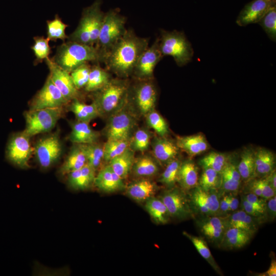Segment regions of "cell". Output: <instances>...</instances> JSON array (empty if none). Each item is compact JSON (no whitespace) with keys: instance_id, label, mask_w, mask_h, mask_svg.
Masks as SVG:
<instances>
[{"instance_id":"cell-1","label":"cell","mask_w":276,"mask_h":276,"mask_svg":"<svg viewBox=\"0 0 276 276\" xmlns=\"http://www.w3.org/2000/svg\"><path fill=\"white\" fill-rule=\"evenodd\" d=\"M149 38L141 37L131 29L113 45L104 58L107 68L121 77L133 73L143 53L149 47Z\"/></svg>"},{"instance_id":"cell-2","label":"cell","mask_w":276,"mask_h":276,"mask_svg":"<svg viewBox=\"0 0 276 276\" xmlns=\"http://www.w3.org/2000/svg\"><path fill=\"white\" fill-rule=\"evenodd\" d=\"M52 60L69 73L84 63L100 62L95 46L71 41L59 46Z\"/></svg>"},{"instance_id":"cell-3","label":"cell","mask_w":276,"mask_h":276,"mask_svg":"<svg viewBox=\"0 0 276 276\" xmlns=\"http://www.w3.org/2000/svg\"><path fill=\"white\" fill-rule=\"evenodd\" d=\"M102 4V0H95L83 9L77 27L68 37L69 41L95 46L105 15Z\"/></svg>"},{"instance_id":"cell-4","label":"cell","mask_w":276,"mask_h":276,"mask_svg":"<svg viewBox=\"0 0 276 276\" xmlns=\"http://www.w3.org/2000/svg\"><path fill=\"white\" fill-rule=\"evenodd\" d=\"M119 8L110 9L105 13L102 26L95 45L100 62L104 61L107 54L124 35L126 18L120 14Z\"/></svg>"},{"instance_id":"cell-5","label":"cell","mask_w":276,"mask_h":276,"mask_svg":"<svg viewBox=\"0 0 276 276\" xmlns=\"http://www.w3.org/2000/svg\"><path fill=\"white\" fill-rule=\"evenodd\" d=\"M158 38L163 56L172 57L179 66H184L191 61L194 54L193 49L183 32L162 29Z\"/></svg>"},{"instance_id":"cell-6","label":"cell","mask_w":276,"mask_h":276,"mask_svg":"<svg viewBox=\"0 0 276 276\" xmlns=\"http://www.w3.org/2000/svg\"><path fill=\"white\" fill-rule=\"evenodd\" d=\"M97 91L95 102L100 113H114L127 100L129 86L125 80L111 79L105 86Z\"/></svg>"},{"instance_id":"cell-7","label":"cell","mask_w":276,"mask_h":276,"mask_svg":"<svg viewBox=\"0 0 276 276\" xmlns=\"http://www.w3.org/2000/svg\"><path fill=\"white\" fill-rule=\"evenodd\" d=\"M63 114V107L30 110L24 113V132L32 136L50 131L54 128Z\"/></svg>"},{"instance_id":"cell-8","label":"cell","mask_w":276,"mask_h":276,"mask_svg":"<svg viewBox=\"0 0 276 276\" xmlns=\"http://www.w3.org/2000/svg\"><path fill=\"white\" fill-rule=\"evenodd\" d=\"M30 136L24 131L13 134L6 148V158L12 164L21 168L29 167V162L34 152Z\"/></svg>"},{"instance_id":"cell-9","label":"cell","mask_w":276,"mask_h":276,"mask_svg":"<svg viewBox=\"0 0 276 276\" xmlns=\"http://www.w3.org/2000/svg\"><path fill=\"white\" fill-rule=\"evenodd\" d=\"M160 199L166 206L170 217L185 220L193 216L194 211L184 190L171 188L162 194Z\"/></svg>"},{"instance_id":"cell-10","label":"cell","mask_w":276,"mask_h":276,"mask_svg":"<svg viewBox=\"0 0 276 276\" xmlns=\"http://www.w3.org/2000/svg\"><path fill=\"white\" fill-rule=\"evenodd\" d=\"M62 147L59 137L53 134L39 140L34 148L36 159L43 168H48L60 158Z\"/></svg>"},{"instance_id":"cell-11","label":"cell","mask_w":276,"mask_h":276,"mask_svg":"<svg viewBox=\"0 0 276 276\" xmlns=\"http://www.w3.org/2000/svg\"><path fill=\"white\" fill-rule=\"evenodd\" d=\"M191 190L189 200L193 211L204 217L218 215L220 199L216 190H205L198 186Z\"/></svg>"},{"instance_id":"cell-12","label":"cell","mask_w":276,"mask_h":276,"mask_svg":"<svg viewBox=\"0 0 276 276\" xmlns=\"http://www.w3.org/2000/svg\"><path fill=\"white\" fill-rule=\"evenodd\" d=\"M68 101L52 82L50 76L30 104V110L63 107Z\"/></svg>"},{"instance_id":"cell-13","label":"cell","mask_w":276,"mask_h":276,"mask_svg":"<svg viewBox=\"0 0 276 276\" xmlns=\"http://www.w3.org/2000/svg\"><path fill=\"white\" fill-rule=\"evenodd\" d=\"M134 119L127 111L119 110L111 116L106 128L107 140H129Z\"/></svg>"},{"instance_id":"cell-14","label":"cell","mask_w":276,"mask_h":276,"mask_svg":"<svg viewBox=\"0 0 276 276\" xmlns=\"http://www.w3.org/2000/svg\"><path fill=\"white\" fill-rule=\"evenodd\" d=\"M163 57L159 49L158 38H157L141 55L133 73L141 80L150 79L156 65Z\"/></svg>"},{"instance_id":"cell-15","label":"cell","mask_w":276,"mask_h":276,"mask_svg":"<svg viewBox=\"0 0 276 276\" xmlns=\"http://www.w3.org/2000/svg\"><path fill=\"white\" fill-rule=\"evenodd\" d=\"M50 70V77L53 83L67 101L76 99L78 89L75 86L70 73L63 70L49 58L45 60Z\"/></svg>"},{"instance_id":"cell-16","label":"cell","mask_w":276,"mask_h":276,"mask_svg":"<svg viewBox=\"0 0 276 276\" xmlns=\"http://www.w3.org/2000/svg\"><path fill=\"white\" fill-rule=\"evenodd\" d=\"M275 0H253L248 3L239 13L236 20L237 24L245 27L258 23L270 8L275 6Z\"/></svg>"},{"instance_id":"cell-17","label":"cell","mask_w":276,"mask_h":276,"mask_svg":"<svg viewBox=\"0 0 276 276\" xmlns=\"http://www.w3.org/2000/svg\"><path fill=\"white\" fill-rule=\"evenodd\" d=\"M150 80H141L134 90L136 105L141 113L145 116L153 110L157 100L156 88Z\"/></svg>"},{"instance_id":"cell-18","label":"cell","mask_w":276,"mask_h":276,"mask_svg":"<svg viewBox=\"0 0 276 276\" xmlns=\"http://www.w3.org/2000/svg\"><path fill=\"white\" fill-rule=\"evenodd\" d=\"M199 226L201 232L206 239L219 246L228 228L227 217L218 215L205 217L200 222Z\"/></svg>"},{"instance_id":"cell-19","label":"cell","mask_w":276,"mask_h":276,"mask_svg":"<svg viewBox=\"0 0 276 276\" xmlns=\"http://www.w3.org/2000/svg\"><path fill=\"white\" fill-rule=\"evenodd\" d=\"M94 184L100 190L112 193L124 189L122 179L108 165L102 169L96 175Z\"/></svg>"},{"instance_id":"cell-20","label":"cell","mask_w":276,"mask_h":276,"mask_svg":"<svg viewBox=\"0 0 276 276\" xmlns=\"http://www.w3.org/2000/svg\"><path fill=\"white\" fill-rule=\"evenodd\" d=\"M176 143L179 149L186 152L191 157L205 152L209 148L205 135L202 133L178 136Z\"/></svg>"},{"instance_id":"cell-21","label":"cell","mask_w":276,"mask_h":276,"mask_svg":"<svg viewBox=\"0 0 276 276\" xmlns=\"http://www.w3.org/2000/svg\"><path fill=\"white\" fill-rule=\"evenodd\" d=\"M179 149L172 140L165 137L156 138L152 144V152L155 158L161 164L167 165L175 159Z\"/></svg>"},{"instance_id":"cell-22","label":"cell","mask_w":276,"mask_h":276,"mask_svg":"<svg viewBox=\"0 0 276 276\" xmlns=\"http://www.w3.org/2000/svg\"><path fill=\"white\" fill-rule=\"evenodd\" d=\"M275 158L274 153L265 148L255 150V177L263 178L275 169Z\"/></svg>"},{"instance_id":"cell-23","label":"cell","mask_w":276,"mask_h":276,"mask_svg":"<svg viewBox=\"0 0 276 276\" xmlns=\"http://www.w3.org/2000/svg\"><path fill=\"white\" fill-rule=\"evenodd\" d=\"M252 236V234L242 229L228 227L219 246L229 250L241 248L249 242Z\"/></svg>"},{"instance_id":"cell-24","label":"cell","mask_w":276,"mask_h":276,"mask_svg":"<svg viewBox=\"0 0 276 276\" xmlns=\"http://www.w3.org/2000/svg\"><path fill=\"white\" fill-rule=\"evenodd\" d=\"M96 170L87 163L81 168L68 173L67 182L73 189L83 190L94 182Z\"/></svg>"},{"instance_id":"cell-25","label":"cell","mask_w":276,"mask_h":276,"mask_svg":"<svg viewBox=\"0 0 276 276\" xmlns=\"http://www.w3.org/2000/svg\"><path fill=\"white\" fill-rule=\"evenodd\" d=\"M199 173L196 165L191 160L181 162L177 182L183 190L189 191L198 186Z\"/></svg>"},{"instance_id":"cell-26","label":"cell","mask_w":276,"mask_h":276,"mask_svg":"<svg viewBox=\"0 0 276 276\" xmlns=\"http://www.w3.org/2000/svg\"><path fill=\"white\" fill-rule=\"evenodd\" d=\"M87 163L84 144H77L72 147L61 165L59 173L64 175L81 168Z\"/></svg>"},{"instance_id":"cell-27","label":"cell","mask_w":276,"mask_h":276,"mask_svg":"<svg viewBox=\"0 0 276 276\" xmlns=\"http://www.w3.org/2000/svg\"><path fill=\"white\" fill-rule=\"evenodd\" d=\"M156 189L153 181L144 178L130 183L127 188L126 193L133 200L142 202L152 197Z\"/></svg>"},{"instance_id":"cell-28","label":"cell","mask_w":276,"mask_h":276,"mask_svg":"<svg viewBox=\"0 0 276 276\" xmlns=\"http://www.w3.org/2000/svg\"><path fill=\"white\" fill-rule=\"evenodd\" d=\"M220 188L228 193L237 192L240 189L242 179L238 171L237 164L231 157L222 172Z\"/></svg>"},{"instance_id":"cell-29","label":"cell","mask_w":276,"mask_h":276,"mask_svg":"<svg viewBox=\"0 0 276 276\" xmlns=\"http://www.w3.org/2000/svg\"><path fill=\"white\" fill-rule=\"evenodd\" d=\"M98 137V132L93 130L87 122L78 121L72 125L69 139L74 144L95 143Z\"/></svg>"},{"instance_id":"cell-30","label":"cell","mask_w":276,"mask_h":276,"mask_svg":"<svg viewBox=\"0 0 276 276\" xmlns=\"http://www.w3.org/2000/svg\"><path fill=\"white\" fill-rule=\"evenodd\" d=\"M134 160V151L129 147L123 153L109 161V165L123 179L132 170Z\"/></svg>"},{"instance_id":"cell-31","label":"cell","mask_w":276,"mask_h":276,"mask_svg":"<svg viewBox=\"0 0 276 276\" xmlns=\"http://www.w3.org/2000/svg\"><path fill=\"white\" fill-rule=\"evenodd\" d=\"M237 167L242 181L248 182L255 178V149L245 148L240 154Z\"/></svg>"},{"instance_id":"cell-32","label":"cell","mask_w":276,"mask_h":276,"mask_svg":"<svg viewBox=\"0 0 276 276\" xmlns=\"http://www.w3.org/2000/svg\"><path fill=\"white\" fill-rule=\"evenodd\" d=\"M72 101L70 109L75 114L78 121L88 123L101 114L95 101L87 104L80 101L77 98Z\"/></svg>"},{"instance_id":"cell-33","label":"cell","mask_w":276,"mask_h":276,"mask_svg":"<svg viewBox=\"0 0 276 276\" xmlns=\"http://www.w3.org/2000/svg\"><path fill=\"white\" fill-rule=\"evenodd\" d=\"M145 209L155 223L165 224L170 218L168 210L160 199L154 197L146 201Z\"/></svg>"},{"instance_id":"cell-34","label":"cell","mask_w":276,"mask_h":276,"mask_svg":"<svg viewBox=\"0 0 276 276\" xmlns=\"http://www.w3.org/2000/svg\"><path fill=\"white\" fill-rule=\"evenodd\" d=\"M111 80L109 73L99 65L90 68L85 89L87 91H97L105 86Z\"/></svg>"},{"instance_id":"cell-35","label":"cell","mask_w":276,"mask_h":276,"mask_svg":"<svg viewBox=\"0 0 276 276\" xmlns=\"http://www.w3.org/2000/svg\"><path fill=\"white\" fill-rule=\"evenodd\" d=\"M159 170L156 163L149 156H143L134 160L132 170L139 177H148L156 175Z\"/></svg>"},{"instance_id":"cell-36","label":"cell","mask_w":276,"mask_h":276,"mask_svg":"<svg viewBox=\"0 0 276 276\" xmlns=\"http://www.w3.org/2000/svg\"><path fill=\"white\" fill-rule=\"evenodd\" d=\"M183 235L191 241L200 256L208 262L214 270L222 275L221 270L212 256L206 241L200 237L191 235L186 232H183Z\"/></svg>"},{"instance_id":"cell-37","label":"cell","mask_w":276,"mask_h":276,"mask_svg":"<svg viewBox=\"0 0 276 276\" xmlns=\"http://www.w3.org/2000/svg\"><path fill=\"white\" fill-rule=\"evenodd\" d=\"M231 158L226 153L211 152L203 156L199 162L203 168H209L221 173Z\"/></svg>"},{"instance_id":"cell-38","label":"cell","mask_w":276,"mask_h":276,"mask_svg":"<svg viewBox=\"0 0 276 276\" xmlns=\"http://www.w3.org/2000/svg\"><path fill=\"white\" fill-rule=\"evenodd\" d=\"M221 182V173L206 168H203L201 176L199 177L198 186L205 190H217L220 188Z\"/></svg>"},{"instance_id":"cell-39","label":"cell","mask_w":276,"mask_h":276,"mask_svg":"<svg viewBox=\"0 0 276 276\" xmlns=\"http://www.w3.org/2000/svg\"><path fill=\"white\" fill-rule=\"evenodd\" d=\"M129 140H107L103 146V160L109 162L123 153L130 146Z\"/></svg>"},{"instance_id":"cell-40","label":"cell","mask_w":276,"mask_h":276,"mask_svg":"<svg viewBox=\"0 0 276 276\" xmlns=\"http://www.w3.org/2000/svg\"><path fill=\"white\" fill-rule=\"evenodd\" d=\"M47 38L49 40L56 41L57 39L64 40L68 36L65 34V29L67 25L65 24L58 16L56 15L54 19L48 20Z\"/></svg>"},{"instance_id":"cell-41","label":"cell","mask_w":276,"mask_h":276,"mask_svg":"<svg viewBox=\"0 0 276 276\" xmlns=\"http://www.w3.org/2000/svg\"><path fill=\"white\" fill-rule=\"evenodd\" d=\"M181 162L177 158L169 163L160 175L159 181L169 188L177 182L178 173Z\"/></svg>"},{"instance_id":"cell-42","label":"cell","mask_w":276,"mask_h":276,"mask_svg":"<svg viewBox=\"0 0 276 276\" xmlns=\"http://www.w3.org/2000/svg\"><path fill=\"white\" fill-rule=\"evenodd\" d=\"M263 28L269 38L276 41V6L270 8L258 23Z\"/></svg>"},{"instance_id":"cell-43","label":"cell","mask_w":276,"mask_h":276,"mask_svg":"<svg viewBox=\"0 0 276 276\" xmlns=\"http://www.w3.org/2000/svg\"><path fill=\"white\" fill-rule=\"evenodd\" d=\"M84 146L87 163L96 170L103 160V146H101L96 143L84 144Z\"/></svg>"},{"instance_id":"cell-44","label":"cell","mask_w":276,"mask_h":276,"mask_svg":"<svg viewBox=\"0 0 276 276\" xmlns=\"http://www.w3.org/2000/svg\"><path fill=\"white\" fill-rule=\"evenodd\" d=\"M147 122L160 136L166 137L169 133L168 124L164 118L153 110L146 115Z\"/></svg>"},{"instance_id":"cell-45","label":"cell","mask_w":276,"mask_h":276,"mask_svg":"<svg viewBox=\"0 0 276 276\" xmlns=\"http://www.w3.org/2000/svg\"><path fill=\"white\" fill-rule=\"evenodd\" d=\"M34 43L31 49L34 53L36 60L39 62L49 58L51 53L49 39L43 36H37L34 38Z\"/></svg>"},{"instance_id":"cell-46","label":"cell","mask_w":276,"mask_h":276,"mask_svg":"<svg viewBox=\"0 0 276 276\" xmlns=\"http://www.w3.org/2000/svg\"><path fill=\"white\" fill-rule=\"evenodd\" d=\"M90 68L88 63H84L75 69L70 73L73 82L78 90L81 88L85 87L86 85Z\"/></svg>"},{"instance_id":"cell-47","label":"cell","mask_w":276,"mask_h":276,"mask_svg":"<svg viewBox=\"0 0 276 276\" xmlns=\"http://www.w3.org/2000/svg\"><path fill=\"white\" fill-rule=\"evenodd\" d=\"M150 136L148 131L144 129L137 130L134 133L131 143V149L134 151L143 152L149 147Z\"/></svg>"},{"instance_id":"cell-48","label":"cell","mask_w":276,"mask_h":276,"mask_svg":"<svg viewBox=\"0 0 276 276\" xmlns=\"http://www.w3.org/2000/svg\"><path fill=\"white\" fill-rule=\"evenodd\" d=\"M241 206L242 210L247 214L259 219L260 220L264 216L266 215V210L260 208L253 205L247 201L242 197L241 198Z\"/></svg>"},{"instance_id":"cell-49","label":"cell","mask_w":276,"mask_h":276,"mask_svg":"<svg viewBox=\"0 0 276 276\" xmlns=\"http://www.w3.org/2000/svg\"><path fill=\"white\" fill-rule=\"evenodd\" d=\"M260 180L262 195L261 197L267 200L275 195V192L270 185L267 176L259 178Z\"/></svg>"},{"instance_id":"cell-50","label":"cell","mask_w":276,"mask_h":276,"mask_svg":"<svg viewBox=\"0 0 276 276\" xmlns=\"http://www.w3.org/2000/svg\"><path fill=\"white\" fill-rule=\"evenodd\" d=\"M242 197L253 205L266 210V200L262 197L250 192L243 195Z\"/></svg>"},{"instance_id":"cell-51","label":"cell","mask_w":276,"mask_h":276,"mask_svg":"<svg viewBox=\"0 0 276 276\" xmlns=\"http://www.w3.org/2000/svg\"><path fill=\"white\" fill-rule=\"evenodd\" d=\"M266 216L269 221L274 220L276 216V196L266 201Z\"/></svg>"},{"instance_id":"cell-52","label":"cell","mask_w":276,"mask_h":276,"mask_svg":"<svg viewBox=\"0 0 276 276\" xmlns=\"http://www.w3.org/2000/svg\"><path fill=\"white\" fill-rule=\"evenodd\" d=\"M229 199L230 193L224 195L221 199H220L218 216H225V215L229 213Z\"/></svg>"},{"instance_id":"cell-53","label":"cell","mask_w":276,"mask_h":276,"mask_svg":"<svg viewBox=\"0 0 276 276\" xmlns=\"http://www.w3.org/2000/svg\"><path fill=\"white\" fill-rule=\"evenodd\" d=\"M248 182H249L248 185L249 192L261 197L262 192L260 178L255 179L254 178Z\"/></svg>"},{"instance_id":"cell-54","label":"cell","mask_w":276,"mask_h":276,"mask_svg":"<svg viewBox=\"0 0 276 276\" xmlns=\"http://www.w3.org/2000/svg\"><path fill=\"white\" fill-rule=\"evenodd\" d=\"M239 205V199L234 196L233 193H230L229 213L233 212L238 208Z\"/></svg>"},{"instance_id":"cell-55","label":"cell","mask_w":276,"mask_h":276,"mask_svg":"<svg viewBox=\"0 0 276 276\" xmlns=\"http://www.w3.org/2000/svg\"><path fill=\"white\" fill-rule=\"evenodd\" d=\"M262 276H275L276 275V261L275 258L271 260L270 266L268 270L261 274Z\"/></svg>"},{"instance_id":"cell-56","label":"cell","mask_w":276,"mask_h":276,"mask_svg":"<svg viewBox=\"0 0 276 276\" xmlns=\"http://www.w3.org/2000/svg\"><path fill=\"white\" fill-rule=\"evenodd\" d=\"M269 183L273 189L276 191V172L274 169L268 175H267Z\"/></svg>"},{"instance_id":"cell-57","label":"cell","mask_w":276,"mask_h":276,"mask_svg":"<svg viewBox=\"0 0 276 276\" xmlns=\"http://www.w3.org/2000/svg\"><path fill=\"white\" fill-rule=\"evenodd\" d=\"M263 1H272V0H263Z\"/></svg>"}]
</instances>
